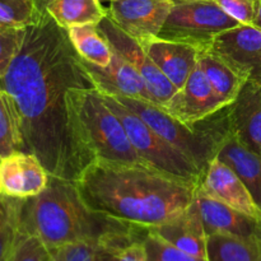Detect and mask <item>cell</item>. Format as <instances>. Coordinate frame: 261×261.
I'll return each mask as SVG.
<instances>
[{
    "label": "cell",
    "instance_id": "603a6c76",
    "mask_svg": "<svg viewBox=\"0 0 261 261\" xmlns=\"http://www.w3.org/2000/svg\"><path fill=\"white\" fill-rule=\"evenodd\" d=\"M69 38L82 59L98 66L112 60V48L97 24L75 25L68 30Z\"/></svg>",
    "mask_w": 261,
    "mask_h": 261
},
{
    "label": "cell",
    "instance_id": "d6986e66",
    "mask_svg": "<svg viewBox=\"0 0 261 261\" xmlns=\"http://www.w3.org/2000/svg\"><path fill=\"white\" fill-rule=\"evenodd\" d=\"M217 158L234 171L261 211V154L245 147L231 132L219 148Z\"/></svg>",
    "mask_w": 261,
    "mask_h": 261
},
{
    "label": "cell",
    "instance_id": "52a82bcc",
    "mask_svg": "<svg viewBox=\"0 0 261 261\" xmlns=\"http://www.w3.org/2000/svg\"><path fill=\"white\" fill-rule=\"evenodd\" d=\"M241 24L229 17L214 0H173L172 9L158 38L208 50L222 32Z\"/></svg>",
    "mask_w": 261,
    "mask_h": 261
},
{
    "label": "cell",
    "instance_id": "7402d4cb",
    "mask_svg": "<svg viewBox=\"0 0 261 261\" xmlns=\"http://www.w3.org/2000/svg\"><path fill=\"white\" fill-rule=\"evenodd\" d=\"M208 261H261L260 240L216 233L206 239Z\"/></svg>",
    "mask_w": 261,
    "mask_h": 261
},
{
    "label": "cell",
    "instance_id": "4316f807",
    "mask_svg": "<svg viewBox=\"0 0 261 261\" xmlns=\"http://www.w3.org/2000/svg\"><path fill=\"white\" fill-rule=\"evenodd\" d=\"M142 242L145 250L147 261H208L206 259H200V257L186 254L185 251L162 239L160 234H157L150 228H145Z\"/></svg>",
    "mask_w": 261,
    "mask_h": 261
},
{
    "label": "cell",
    "instance_id": "9c48e42d",
    "mask_svg": "<svg viewBox=\"0 0 261 261\" xmlns=\"http://www.w3.org/2000/svg\"><path fill=\"white\" fill-rule=\"evenodd\" d=\"M206 51L224 61L246 82L261 83V30L255 25L239 24L224 31Z\"/></svg>",
    "mask_w": 261,
    "mask_h": 261
},
{
    "label": "cell",
    "instance_id": "484cf974",
    "mask_svg": "<svg viewBox=\"0 0 261 261\" xmlns=\"http://www.w3.org/2000/svg\"><path fill=\"white\" fill-rule=\"evenodd\" d=\"M40 17L35 0H0V24L25 30Z\"/></svg>",
    "mask_w": 261,
    "mask_h": 261
},
{
    "label": "cell",
    "instance_id": "1f68e13d",
    "mask_svg": "<svg viewBox=\"0 0 261 261\" xmlns=\"http://www.w3.org/2000/svg\"><path fill=\"white\" fill-rule=\"evenodd\" d=\"M115 261H147L142 239L135 240L117 250Z\"/></svg>",
    "mask_w": 261,
    "mask_h": 261
},
{
    "label": "cell",
    "instance_id": "8fae6325",
    "mask_svg": "<svg viewBox=\"0 0 261 261\" xmlns=\"http://www.w3.org/2000/svg\"><path fill=\"white\" fill-rule=\"evenodd\" d=\"M226 106L198 65L182 88L177 89L161 109L178 121L194 124L212 116Z\"/></svg>",
    "mask_w": 261,
    "mask_h": 261
},
{
    "label": "cell",
    "instance_id": "f546056e",
    "mask_svg": "<svg viewBox=\"0 0 261 261\" xmlns=\"http://www.w3.org/2000/svg\"><path fill=\"white\" fill-rule=\"evenodd\" d=\"M10 261H50V254L37 237L19 232Z\"/></svg>",
    "mask_w": 261,
    "mask_h": 261
},
{
    "label": "cell",
    "instance_id": "d6a6232c",
    "mask_svg": "<svg viewBox=\"0 0 261 261\" xmlns=\"http://www.w3.org/2000/svg\"><path fill=\"white\" fill-rule=\"evenodd\" d=\"M252 25H255V27L261 30V0H255Z\"/></svg>",
    "mask_w": 261,
    "mask_h": 261
},
{
    "label": "cell",
    "instance_id": "277c9868",
    "mask_svg": "<svg viewBox=\"0 0 261 261\" xmlns=\"http://www.w3.org/2000/svg\"><path fill=\"white\" fill-rule=\"evenodd\" d=\"M114 97V96H112ZM124 106L139 115L161 137L188 155L201 173L217 157L219 148L231 133L229 106L194 124H185L149 101L116 97Z\"/></svg>",
    "mask_w": 261,
    "mask_h": 261
},
{
    "label": "cell",
    "instance_id": "30bf717a",
    "mask_svg": "<svg viewBox=\"0 0 261 261\" xmlns=\"http://www.w3.org/2000/svg\"><path fill=\"white\" fill-rule=\"evenodd\" d=\"M173 0H109L107 17L139 42L157 37Z\"/></svg>",
    "mask_w": 261,
    "mask_h": 261
},
{
    "label": "cell",
    "instance_id": "5b68a950",
    "mask_svg": "<svg viewBox=\"0 0 261 261\" xmlns=\"http://www.w3.org/2000/svg\"><path fill=\"white\" fill-rule=\"evenodd\" d=\"M70 99L81 137L94 161L145 165L97 89H74Z\"/></svg>",
    "mask_w": 261,
    "mask_h": 261
},
{
    "label": "cell",
    "instance_id": "836d02e7",
    "mask_svg": "<svg viewBox=\"0 0 261 261\" xmlns=\"http://www.w3.org/2000/svg\"><path fill=\"white\" fill-rule=\"evenodd\" d=\"M35 2H36V7H37L38 12H40V14H43V13H45L46 7H47V5L50 4L53 0H35Z\"/></svg>",
    "mask_w": 261,
    "mask_h": 261
},
{
    "label": "cell",
    "instance_id": "6da1fadb",
    "mask_svg": "<svg viewBox=\"0 0 261 261\" xmlns=\"http://www.w3.org/2000/svg\"><path fill=\"white\" fill-rule=\"evenodd\" d=\"M0 88L14 116L19 150L35 154L50 176L76 182L94 160L79 133L70 94L96 87L68 30L41 14L25 28Z\"/></svg>",
    "mask_w": 261,
    "mask_h": 261
},
{
    "label": "cell",
    "instance_id": "7a4b0ae2",
    "mask_svg": "<svg viewBox=\"0 0 261 261\" xmlns=\"http://www.w3.org/2000/svg\"><path fill=\"white\" fill-rule=\"evenodd\" d=\"M75 184L94 212L142 228L180 217L199 186L147 165L107 161H94Z\"/></svg>",
    "mask_w": 261,
    "mask_h": 261
},
{
    "label": "cell",
    "instance_id": "5bb4252c",
    "mask_svg": "<svg viewBox=\"0 0 261 261\" xmlns=\"http://www.w3.org/2000/svg\"><path fill=\"white\" fill-rule=\"evenodd\" d=\"M195 203L206 236L222 233L261 241V221L246 216L223 201L208 195L201 191L199 186Z\"/></svg>",
    "mask_w": 261,
    "mask_h": 261
},
{
    "label": "cell",
    "instance_id": "4fadbf2b",
    "mask_svg": "<svg viewBox=\"0 0 261 261\" xmlns=\"http://www.w3.org/2000/svg\"><path fill=\"white\" fill-rule=\"evenodd\" d=\"M112 53V60L107 66L94 65L83 59L84 66L97 91L103 96L127 97L152 102L149 89L139 71L121 55L115 51Z\"/></svg>",
    "mask_w": 261,
    "mask_h": 261
},
{
    "label": "cell",
    "instance_id": "83f0119b",
    "mask_svg": "<svg viewBox=\"0 0 261 261\" xmlns=\"http://www.w3.org/2000/svg\"><path fill=\"white\" fill-rule=\"evenodd\" d=\"M19 149L20 140L14 116L4 92L0 88V157L9 155Z\"/></svg>",
    "mask_w": 261,
    "mask_h": 261
},
{
    "label": "cell",
    "instance_id": "44dd1931",
    "mask_svg": "<svg viewBox=\"0 0 261 261\" xmlns=\"http://www.w3.org/2000/svg\"><path fill=\"white\" fill-rule=\"evenodd\" d=\"M198 65L208 78L217 96L227 106L236 99L244 84L246 83V81L234 73L224 61L206 50L199 51Z\"/></svg>",
    "mask_w": 261,
    "mask_h": 261
},
{
    "label": "cell",
    "instance_id": "9a60e30c",
    "mask_svg": "<svg viewBox=\"0 0 261 261\" xmlns=\"http://www.w3.org/2000/svg\"><path fill=\"white\" fill-rule=\"evenodd\" d=\"M199 189L246 216L261 221V211L231 167L214 158L204 171Z\"/></svg>",
    "mask_w": 261,
    "mask_h": 261
},
{
    "label": "cell",
    "instance_id": "4dcf8cb0",
    "mask_svg": "<svg viewBox=\"0 0 261 261\" xmlns=\"http://www.w3.org/2000/svg\"><path fill=\"white\" fill-rule=\"evenodd\" d=\"M229 17L241 24H252L255 0H214Z\"/></svg>",
    "mask_w": 261,
    "mask_h": 261
},
{
    "label": "cell",
    "instance_id": "cb8c5ba5",
    "mask_svg": "<svg viewBox=\"0 0 261 261\" xmlns=\"http://www.w3.org/2000/svg\"><path fill=\"white\" fill-rule=\"evenodd\" d=\"M122 246L125 245L76 242L47 250L50 261H115V254Z\"/></svg>",
    "mask_w": 261,
    "mask_h": 261
},
{
    "label": "cell",
    "instance_id": "e0dca14e",
    "mask_svg": "<svg viewBox=\"0 0 261 261\" xmlns=\"http://www.w3.org/2000/svg\"><path fill=\"white\" fill-rule=\"evenodd\" d=\"M140 43L155 66L176 89L182 88L190 74L198 66L199 50L191 45L158 37L144 40Z\"/></svg>",
    "mask_w": 261,
    "mask_h": 261
},
{
    "label": "cell",
    "instance_id": "ffe728a7",
    "mask_svg": "<svg viewBox=\"0 0 261 261\" xmlns=\"http://www.w3.org/2000/svg\"><path fill=\"white\" fill-rule=\"evenodd\" d=\"M45 13L65 30L82 24H98L107 15L101 0H53Z\"/></svg>",
    "mask_w": 261,
    "mask_h": 261
},
{
    "label": "cell",
    "instance_id": "2e32d148",
    "mask_svg": "<svg viewBox=\"0 0 261 261\" xmlns=\"http://www.w3.org/2000/svg\"><path fill=\"white\" fill-rule=\"evenodd\" d=\"M231 132L246 148L261 154V83L246 82L229 105Z\"/></svg>",
    "mask_w": 261,
    "mask_h": 261
},
{
    "label": "cell",
    "instance_id": "3957f363",
    "mask_svg": "<svg viewBox=\"0 0 261 261\" xmlns=\"http://www.w3.org/2000/svg\"><path fill=\"white\" fill-rule=\"evenodd\" d=\"M144 231L94 212L75 182L54 176L42 193L20 201L19 232L37 237L48 250L76 242L126 245L142 239Z\"/></svg>",
    "mask_w": 261,
    "mask_h": 261
},
{
    "label": "cell",
    "instance_id": "7c38bea8",
    "mask_svg": "<svg viewBox=\"0 0 261 261\" xmlns=\"http://www.w3.org/2000/svg\"><path fill=\"white\" fill-rule=\"evenodd\" d=\"M50 175L32 153L15 150L0 157V195L28 199L42 193Z\"/></svg>",
    "mask_w": 261,
    "mask_h": 261
},
{
    "label": "cell",
    "instance_id": "ba28073f",
    "mask_svg": "<svg viewBox=\"0 0 261 261\" xmlns=\"http://www.w3.org/2000/svg\"><path fill=\"white\" fill-rule=\"evenodd\" d=\"M97 25L111 46L112 51L129 61L144 78L153 103L160 107L165 106L168 99L177 92V89L155 66L152 59L145 53L142 43L137 38L124 32L107 15Z\"/></svg>",
    "mask_w": 261,
    "mask_h": 261
},
{
    "label": "cell",
    "instance_id": "ac0fdd59",
    "mask_svg": "<svg viewBox=\"0 0 261 261\" xmlns=\"http://www.w3.org/2000/svg\"><path fill=\"white\" fill-rule=\"evenodd\" d=\"M150 229L186 254L206 259L208 236L204 229L195 199L180 217L161 226L152 227Z\"/></svg>",
    "mask_w": 261,
    "mask_h": 261
},
{
    "label": "cell",
    "instance_id": "f1b7e54d",
    "mask_svg": "<svg viewBox=\"0 0 261 261\" xmlns=\"http://www.w3.org/2000/svg\"><path fill=\"white\" fill-rule=\"evenodd\" d=\"M25 30L0 24V78L9 68L10 63L19 51Z\"/></svg>",
    "mask_w": 261,
    "mask_h": 261
},
{
    "label": "cell",
    "instance_id": "d4e9b609",
    "mask_svg": "<svg viewBox=\"0 0 261 261\" xmlns=\"http://www.w3.org/2000/svg\"><path fill=\"white\" fill-rule=\"evenodd\" d=\"M22 199L0 195V261L12 260L19 236V209Z\"/></svg>",
    "mask_w": 261,
    "mask_h": 261
},
{
    "label": "cell",
    "instance_id": "8992f818",
    "mask_svg": "<svg viewBox=\"0 0 261 261\" xmlns=\"http://www.w3.org/2000/svg\"><path fill=\"white\" fill-rule=\"evenodd\" d=\"M103 98L107 106L119 117L130 143L145 165L175 177L200 184L203 173L188 155L161 137L139 115L124 106L116 97L103 96Z\"/></svg>",
    "mask_w": 261,
    "mask_h": 261
}]
</instances>
